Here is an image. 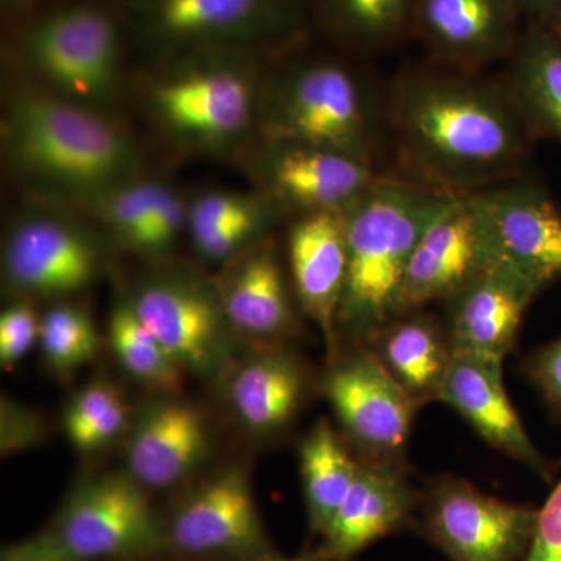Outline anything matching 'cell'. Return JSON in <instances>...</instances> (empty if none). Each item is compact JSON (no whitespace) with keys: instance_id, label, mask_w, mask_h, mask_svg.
Listing matches in <instances>:
<instances>
[{"instance_id":"obj_1","label":"cell","mask_w":561,"mask_h":561,"mask_svg":"<svg viewBox=\"0 0 561 561\" xmlns=\"http://www.w3.org/2000/svg\"><path fill=\"white\" fill-rule=\"evenodd\" d=\"M391 127L421 183L468 195L515 180L530 135L508 95L467 70H421L398 84Z\"/></svg>"},{"instance_id":"obj_2","label":"cell","mask_w":561,"mask_h":561,"mask_svg":"<svg viewBox=\"0 0 561 561\" xmlns=\"http://www.w3.org/2000/svg\"><path fill=\"white\" fill-rule=\"evenodd\" d=\"M2 144L25 180L77 201L139 180L142 168L135 140L105 113L47 90L10 95Z\"/></svg>"},{"instance_id":"obj_3","label":"cell","mask_w":561,"mask_h":561,"mask_svg":"<svg viewBox=\"0 0 561 561\" xmlns=\"http://www.w3.org/2000/svg\"><path fill=\"white\" fill-rule=\"evenodd\" d=\"M454 194L421 181L379 179L345 210V294L339 337L368 345L400 317L405 271L416 242Z\"/></svg>"},{"instance_id":"obj_4","label":"cell","mask_w":561,"mask_h":561,"mask_svg":"<svg viewBox=\"0 0 561 561\" xmlns=\"http://www.w3.org/2000/svg\"><path fill=\"white\" fill-rule=\"evenodd\" d=\"M245 47H203L169 54L147 84L158 127L186 149L220 153L260 127L265 80Z\"/></svg>"},{"instance_id":"obj_5","label":"cell","mask_w":561,"mask_h":561,"mask_svg":"<svg viewBox=\"0 0 561 561\" xmlns=\"http://www.w3.org/2000/svg\"><path fill=\"white\" fill-rule=\"evenodd\" d=\"M262 140L306 144L373 162L376 124L359 80L337 62L291 66L262 94Z\"/></svg>"},{"instance_id":"obj_6","label":"cell","mask_w":561,"mask_h":561,"mask_svg":"<svg viewBox=\"0 0 561 561\" xmlns=\"http://www.w3.org/2000/svg\"><path fill=\"white\" fill-rule=\"evenodd\" d=\"M21 54L58 98L102 113L119 99L121 35L105 10L73 5L41 18L22 35Z\"/></svg>"},{"instance_id":"obj_7","label":"cell","mask_w":561,"mask_h":561,"mask_svg":"<svg viewBox=\"0 0 561 561\" xmlns=\"http://www.w3.org/2000/svg\"><path fill=\"white\" fill-rule=\"evenodd\" d=\"M321 387L360 460L405 467L420 405L394 381L370 346L351 343L345 351L339 348Z\"/></svg>"},{"instance_id":"obj_8","label":"cell","mask_w":561,"mask_h":561,"mask_svg":"<svg viewBox=\"0 0 561 561\" xmlns=\"http://www.w3.org/2000/svg\"><path fill=\"white\" fill-rule=\"evenodd\" d=\"M421 531L449 561H522L538 508L490 496L456 476L421 494Z\"/></svg>"},{"instance_id":"obj_9","label":"cell","mask_w":561,"mask_h":561,"mask_svg":"<svg viewBox=\"0 0 561 561\" xmlns=\"http://www.w3.org/2000/svg\"><path fill=\"white\" fill-rule=\"evenodd\" d=\"M130 302L184 371L213 379L228 370L236 332L214 279L186 271L160 273L144 280Z\"/></svg>"},{"instance_id":"obj_10","label":"cell","mask_w":561,"mask_h":561,"mask_svg":"<svg viewBox=\"0 0 561 561\" xmlns=\"http://www.w3.org/2000/svg\"><path fill=\"white\" fill-rule=\"evenodd\" d=\"M49 530L80 561L135 559L165 541L146 489L128 472L77 483Z\"/></svg>"},{"instance_id":"obj_11","label":"cell","mask_w":561,"mask_h":561,"mask_svg":"<svg viewBox=\"0 0 561 561\" xmlns=\"http://www.w3.org/2000/svg\"><path fill=\"white\" fill-rule=\"evenodd\" d=\"M140 35L168 54L203 47L256 49L294 33L298 0H135Z\"/></svg>"},{"instance_id":"obj_12","label":"cell","mask_w":561,"mask_h":561,"mask_svg":"<svg viewBox=\"0 0 561 561\" xmlns=\"http://www.w3.org/2000/svg\"><path fill=\"white\" fill-rule=\"evenodd\" d=\"M102 262L92 232L61 214L39 210L21 217L3 243V279L25 300L79 294L98 278Z\"/></svg>"},{"instance_id":"obj_13","label":"cell","mask_w":561,"mask_h":561,"mask_svg":"<svg viewBox=\"0 0 561 561\" xmlns=\"http://www.w3.org/2000/svg\"><path fill=\"white\" fill-rule=\"evenodd\" d=\"M261 194L284 214L343 213L378 180L370 162L306 144L262 140L254 160Z\"/></svg>"},{"instance_id":"obj_14","label":"cell","mask_w":561,"mask_h":561,"mask_svg":"<svg viewBox=\"0 0 561 561\" xmlns=\"http://www.w3.org/2000/svg\"><path fill=\"white\" fill-rule=\"evenodd\" d=\"M470 197L496 260L540 290L561 278V213L541 187L515 179Z\"/></svg>"},{"instance_id":"obj_15","label":"cell","mask_w":561,"mask_h":561,"mask_svg":"<svg viewBox=\"0 0 561 561\" xmlns=\"http://www.w3.org/2000/svg\"><path fill=\"white\" fill-rule=\"evenodd\" d=\"M165 540L191 557L256 561L271 552L242 468H228L192 491L173 512Z\"/></svg>"},{"instance_id":"obj_16","label":"cell","mask_w":561,"mask_h":561,"mask_svg":"<svg viewBox=\"0 0 561 561\" xmlns=\"http://www.w3.org/2000/svg\"><path fill=\"white\" fill-rule=\"evenodd\" d=\"M496 260L470 194L456 195L416 242L402 284L400 317L451 298Z\"/></svg>"},{"instance_id":"obj_17","label":"cell","mask_w":561,"mask_h":561,"mask_svg":"<svg viewBox=\"0 0 561 561\" xmlns=\"http://www.w3.org/2000/svg\"><path fill=\"white\" fill-rule=\"evenodd\" d=\"M540 289L500 260L446 300V334L454 353L504 360Z\"/></svg>"},{"instance_id":"obj_18","label":"cell","mask_w":561,"mask_h":561,"mask_svg":"<svg viewBox=\"0 0 561 561\" xmlns=\"http://www.w3.org/2000/svg\"><path fill=\"white\" fill-rule=\"evenodd\" d=\"M287 253L295 298L319 328L332 359L341 348L337 321L348 271L345 210L298 216L289 230Z\"/></svg>"},{"instance_id":"obj_19","label":"cell","mask_w":561,"mask_h":561,"mask_svg":"<svg viewBox=\"0 0 561 561\" xmlns=\"http://www.w3.org/2000/svg\"><path fill=\"white\" fill-rule=\"evenodd\" d=\"M519 16L515 0H416L412 25L435 58L468 72L511 57Z\"/></svg>"},{"instance_id":"obj_20","label":"cell","mask_w":561,"mask_h":561,"mask_svg":"<svg viewBox=\"0 0 561 561\" xmlns=\"http://www.w3.org/2000/svg\"><path fill=\"white\" fill-rule=\"evenodd\" d=\"M502 362L479 354L454 353L438 401L459 413L491 448L551 482V463L531 442L505 390Z\"/></svg>"},{"instance_id":"obj_21","label":"cell","mask_w":561,"mask_h":561,"mask_svg":"<svg viewBox=\"0 0 561 561\" xmlns=\"http://www.w3.org/2000/svg\"><path fill=\"white\" fill-rule=\"evenodd\" d=\"M214 283L236 334L280 345L297 327L289 280L267 238L224 262Z\"/></svg>"},{"instance_id":"obj_22","label":"cell","mask_w":561,"mask_h":561,"mask_svg":"<svg viewBox=\"0 0 561 561\" xmlns=\"http://www.w3.org/2000/svg\"><path fill=\"white\" fill-rule=\"evenodd\" d=\"M153 402L133 423L125 451L127 472L146 490H165L197 471L213 443L197 408L171 398Z\"/></svg>"},{"instance_id":"obj_23","label":"cell","mask_w":561,"mask_h":561,"mask_svg":"<svg viewBox=\"0 0 561 561\" xmlns=\"http://www.w3.org/2000/svg\"><path fill=\"white\" fill-rule=\"evenodd\" d=\"M420 500L408 468L360 460L348 497L321 537L328 561H353L368 546L400 530L419 511Z\"/></svg>"},{"instance_id":"obj_24","label":"cell","mask_w":561,"mask_h":561,"mask_svg":"<svg viewBox=\"0 0 561 561\" xmlns=\"http://www.w3.org/2000/svg\"><path fill=\"white\" fill-rule=\"evenodd\" d=\"M308 393L300 360L280 345L245 360L230 381V401L247 430L262 437L279 434L295 420Z\"/></svg>"},{"instance_id":"obj_25","label":"cell","mask_w":561,"mask_h":561,"mask_svg":"<svg viewBox=\"0 0 561 561\" xmlns=\"http://www.w3.org/2000/svg\"><path fill=\"white\" fill-rule=\"evenodd\" d=\"M368 346L416 404L438 401L454 351L445 327L413 311L391 321Z\"/></svg>"},{"instance_id":"obj_26","label":"cell","mask_w":561,"mask_h":561,"mask_svg":"<svg viewBox=\"0 0 561 561\" xmlns=\"http://www.w3.org/2000/svg\"><path fill=\"white\" fill-rule=\"evenodd\" d=\"M508 58L505 88L527 130L561 140V36L531 22Z\"/></svg>"},{"instance_id":"obj_27","label":"cell","mask_w":561,"mask_h":561,"mask_svg":"<svg viewBox=\"0 0 561 561\" xmlns=\"http://www.w3.org/2000/svg\"><path fill=\"white\" fill-rule=\"evenodd\" d=\"M298 463L309 529L323 537L356 482L360 460L330 420L321 419L298 446Z\"/></svg>"},{"instance_id":"obj_28","label":"cell","mask_w":561,"mask_h":561,"mask_svg":"<svg viewBox=\"0 0 561 561\" xmlns=\"http://www.w3.org/2000/svg\"><path fill=\"white\" fill-rule=\"evenodd\" d=\"M110 342L122 368L133 379L160 393H180L186 371L139 320L130 301L119 302L111 313Z\"/></svg>"},{"instance_id":"obj_29","label":"cell","mask_w":561,"mask_h":561,"mask_svg":"<svg viewBox=\"0 0 561 561\" xmlns=\"http://www.w3.org/2000/svg\"><path fill=\"white\" fill-rule=\"evenodd\" d=\"M416 0H327L331 31L353 46L376 49L393 43L412 24Z\"/></svg>"},{"instance_id":"obj_30","label":"cell","mask_w":561,"mask_h":561,"mask_svg":"<svg viewBox=\"0 0 561 561\" xmlns=\"http://www.w3.org/2000/svg\"><path fill=\"white\" fill-rule=\"evenodd\" d=\"M130 408L114 383L95 381L81 389L66 409V435L81 453H94L127 430Z\"/></svg>"},{"instance_id":"obj_31","label":"cell","mask_w":561,"mask_h":561,"mask_svg":"<svg viewBox=\"0 0 561 561\" xmlns=\"http://www.w3.org/2000/svg\"><path fill=\"white\" fill-rule=\"evenodd\" d=\"M286 216L265 195L239 194V192H205L187 206V230L194 247L206 239L232 227L245 224H261L272 227Z\"/></svg>"},{"instance_id":"obj_32","label":"cell","mask_w":561,"mask_h":561,"mask_svg":"<svg viewBox=\"0 0 561 561\" xmlns=\"http://www.w3.org/2000/svg\"><path fill=\"white\" fill-rule=\"evenodd\" d=\"M39 345L47 364L58 373L79 370L101 346L90 312L77 305H57L41 319Z\"/></svg>"},{"instance_id":"obj_33","label":"cell","mask_w":561,"mask_h":561,"mask_svg":"<svg viewBox=\"0 0 561 561\" xmlns=\"http://www.w3.org/2000/svg\"><path fill=\"white\" fill-rule=\"evenodd\" d=\"M161 186L160 183L139 179L80 202L121 238L122 242L138 251Z\"/></svg>"},{"instance_id":"obj_34","label":"cell","mask_w":561,"mask_h":561,"mask_svg":"<svg viewBox=\"0 0 561 561\" xmlns=\"http://www.w3.org/2000/svg\"><path fill=\"white\" fill-rule=\"evenodd\" d=\"M184 227H187V206L171 187L162 184L144 230L139 253L151 257L165 256L179 241Z\"/></svg>"},{"instance_id":"obj_35","label":"cell","mask_w":561,"mask_h":561,"mask_svg":"<svg viewBox=\"0 0 561 561\" xmlns=\"http://www.w3.org/2000/svg\"><path fill=\"white\" fill-rule=\"evenodd\" d=\"M41 319L31 301L18 298L0 316V364L13 367L39 342Z\"/></svg>"},{"instance_id":"obj_36","label":"cell","mask_w":561,"mask_h":561,"mask_svg":"<svg viewBox=\"0 0 561 561\" xmlns=\"http://www.w3.org/2000/svg\"><path fill=\"white\" fill-rule=\"evenodd\" d=\"M523 371L549 409L561 416V337L530 353Z\"/></svg>"},{"instance_id":"obj_37","label":"cell","mask_w":561,"mask_h":561,"mask_svg":"<svg viewBox=\"0 0 561 561\" xmlns=\"http://www.w3.org/2000/svg\"><path fill=\"white\" fill-rule=\"evenodd\" d=\"M522 561H561V476L538 508L534 537Z\"/></svg>"},{"instance_id":"obj_38","label":"cell","mask_w":561,"mask_h":561,"mask_svg":"<svg viewBox=\"0 0 561 561\" xmlns=\"http://www.w3.org/2000/svg\"><path fill=\"white\" fill-rule=\"evenodd\" d=\"M43 421L27 409L2 402V453L11 454L31 448L43 438Z\"/></svg>"},{"instance_id":"obj_39","label":"cell","mask_w":561,"mask_h":561,"mask_svg":"<svg viewBox=\"0 0 561 561\" xmlns=\"http://www.w3.org/2000/svg\"><path fill=\"white\" fill-rule=\"evenodd\" d=\"M0 561H80L62 548L50 530L3 548Z\"/></svg>"},{"instance_id":"obj_40","label":"cell","mask_w":561,"mask_h":561,"mask_svg":"<svg viewBox=\"0 0 561 561\" xmlns=\"http://www.w3.org/2000/svg\"><path fill=\"white\" fill-rule=\"evenodd\" d=\"M522 14H527L537 24H561V0H515Z\"/></svg>"},{"instance_id":"obj_41","label":"cell","mask_w":561,"mask_h":561,"mask_svg":"<svg viewBox=\"0 0 561 561\" xmlns=\"http://www.w3.org/2000/svg\"><path fill=\"white\" fill-rule=\"evenodd\" d=\"M256 561H328V557L321 546H317V548L305 549V551L295 553V556H279V553L268 552Z\"/></svg>"},{"instance_id":"obj_42","label":"cell","mask_w":561,"mask_h":561,"mask_svg":"<svg viewBox=\"0 0 561 561\" xmlns=\"http://www.w3.org/2000/svg\"><path fill=\"white\" fill-rule=\"evenodd\" d=\"M0 2H2L3 10L9 11V13H13V11L24 9L25 5H28L27 0H0Z\"/></svg>"},{"instance_id":"obj_43","label":"cell","mask_w":561,"mask_h":561,"mask_svg":"<svg viewBox=\"0 0 561 561\" xmlns=\"http://www.w3.org/2000/svg\"><path fill=\"white\" fill-rule=\"evenodd\" d=\"M548 27H549V25H548ZM551 28H553V31L559 33V35L561 36V24L552 25Z\"/></svg>"},{"instance_id":"obj_44","label":"cell","mask_w":561,"mask_h":561,"mask_svg":"<svg viewBox=\"0 0 561 561\" xmlns=\"http://www.w3.org/2000/svg\"><path fill=\"white\" fill-rule=\"evenodd\" d=\"M31 2H32V0H27V3H31Z\"/></svg>"}]
</instances>
